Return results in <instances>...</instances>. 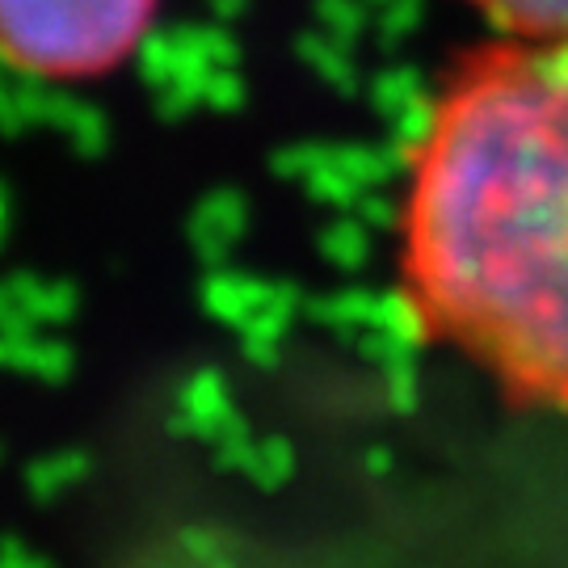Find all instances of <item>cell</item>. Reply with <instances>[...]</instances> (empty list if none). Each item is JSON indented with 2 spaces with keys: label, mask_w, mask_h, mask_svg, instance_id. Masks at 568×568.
Segmentation results:
<instances>
[{
  "label": "cell",
  "mask_w": 568,
  "mask_h": 568,
  "mask_svg": "<svg viewBox=\"0 0 568 568\" xmlns=\"http://www.w3.org/2000/svg\"><path fill=\"white\" fill-rule=\"evenodd\" d=\"M400 278L429 337L568 405V42L493 39L413 126Z\"/></svg>",
  "instance_id": "cell-1"
},
{
  "label": "cell",
  "mask_w": 568,
  "mask_h": 568,
  "mask_svg": "<svg viewBox=\"0 0 568 568\" xmlns=\"http://www.w3.org/2000/svg\"><path fill=\"white\" fill-rule=\"evenodd\" d=\"M497 30V39L568 42V0H464Z\"/></svg>",
  "instance_id": "cell-3"
},
{
  "label": "cell",
  "mask_w": 568,
  "mask_h": 568,
  "mask_svg": "<svg viewBox=\"0 0 568 568\" xmlns=\"http://www.w3.org/2000/svg\"><path fill=\"white\" fill-rule=\"evenodd\" d=\"M161 0H0V55L26 77L93 81L135 55Z\"/></svg>",
  "instance_id": "cell-2"
}]
</instances>
